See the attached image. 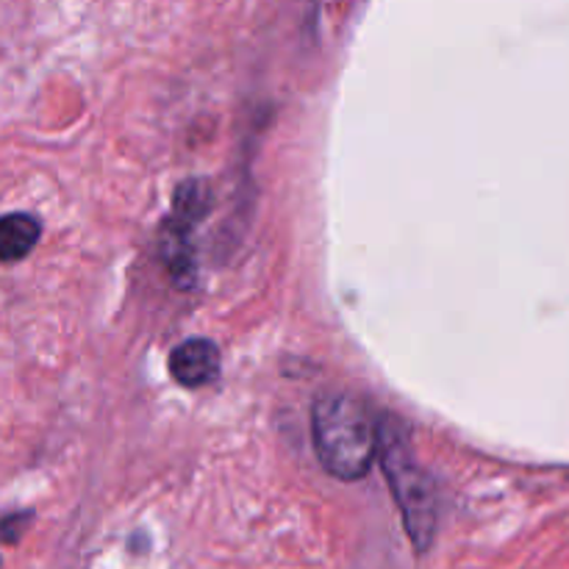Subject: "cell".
I'll use <instances>...</instances> for the list:
<instances>
[{
	"instance_id": "5b68a950",
	"label": "cell",
	"mask_w": 569,
	"mask_h": 569,
	"mask_svg": "<svg viewBox=\"0 0 569 569\" xmlns=\"http://www.w3.org/2000/svg\"><path fill=\"white\" fill-rule=\"evenodd\" d=\"M31 522V515H14V517H6L3 522H0V539H6V542H17V537L22 533V528Z\"/></svg>"
},
{
	"instance_id": "6da1fadb",
	"label": "cell",
	"mask_w": 569,
	"mask_h": 569,
	"mask_svg": "<svg viewBox=\"0 0 569 569\" xmlns=\"http://www.w3.org/2000/svg\"><path fill=\"white\" fill-rule=\"evenodd\" d=\"M311 439L320 465L339 481H359L378 456V422L365 400L350 392H326L311 409Z\"/></svg>"
},
{
	"instance_id": "277c9868",
	"label": "cell",
	"mask_w": 569,
	"mask_h": 569,
	"mask_svg": "<svg viewBox=\"0 0 569 569\" xmlns=\"http://www.w3.org/2000/svg\"><path fill=\"white\" fill-rule=\"evenodd\" d=\"M39 233H42V226L37 217L22 214V211L0 217V261L11 264V261L26 259L37 248Z\"/></svg>"
},
{
	"instance_id": "3957f363",
	"label": "cell",
	"mask_w": 569,
	"mask_h": 569,
	"mask_svg": "<svg viewBox=\"0 0 569 569\" xmlns=\"http://www.w3.org/2000/svg\"><path fill=\"white\" fill-rule=\"evenodd\" d=\"M220 350L209 339H187L170 356V376L187 389L209 387L220 378Z\"/></svg>"
},
{
	"instance_id": "7a4b0ae2",
	"label": "cell",
	"mask_w": 569,
	"mask_h": 569,
	"mask_svg": "<svg viewBox=\"0 0 569 569\" xmlns=\"http://www.w3.org/2000/svg\"><path fill=\"white\" fill-rule=\"evenodd\" d=\"M378 459H381L383 476H387L395 500H398L411 545H415L417 553H426L431 548L433 537H437V483L411 453L406 428L389 415H383L381 422H378Z\"/></svg>"
}]
</instances>
